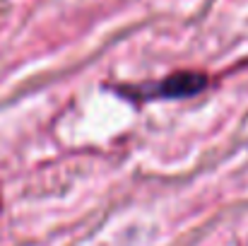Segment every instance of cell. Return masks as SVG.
<instances>
[{
    "mask_svg": "<svg viewBox=\"0 0 248 246\" xmlns=\"http://www.w3.org/2000/svg\"><path fill=\"white\" fill-rule=\"evenodd\" d=\"M205 82L207 80L198 73H176L164 82H159L155 92L159 97H190V94H198L205 87Z\"/></svg>",
    "mask_w": 248,
    "mask_h": 246,
    "instance_id": "6da1fadb",
    "label": "cell"
}]
</instances>
